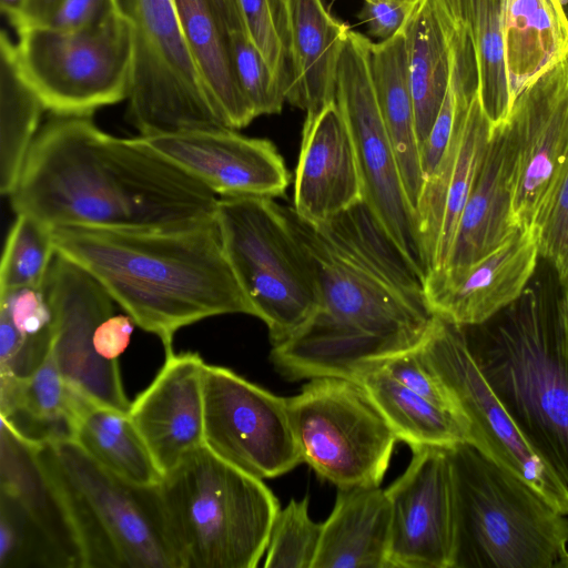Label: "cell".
<instances>
[{"label":"cell","mask_w":568,"mask_h":568,"mask_svg":"<svg viewBox=\"0 0 568 568\" xmlns=\"http://www.w3.org/2000/svg\"><path fill=\"white\" fill-rule=\"evenodd\" d=\"M135 323L128 314L110 315L100 323L94 334L97 354L110 363H119V357L130 344Z\"/></svg>","instance_id":"47"},{"label":"cell","mask_w":568,"mask_h":568,"mask_svg":"<svg viewBox=\"0 0 568 568\" xmlns=\"http://www.w3.org/2000/svg\"><path fill=\"white\" fill-rule=\"evenodd\" d=\"M377 363L407 388L453 413L467 429L453 396L426 361L422 344Z\"/></svg>","instance_id":"43"},{"label":"cell","mask_w":568,"mask_h":568,"mask_svg":"<svg viewBox=\"0 0 568 568\" xmlns=\"http://www.w3.org/2000/svg\"><path fill=\"white\" fill-rule=\"evenodd\" d=\"M445 14L449 19L455 31H465L467 28L466 4L467 0H438Z\"/></svg>","instance_id":"50"},{"label":"cell","mask_w":568,"mask_h":568,"mask_svg":"<svg viewBox=\"0 0 568 568\" xmlns=\"http://www.w3.org/2000/svg\"><path fill=\"white\" fill-rule=\"evenodd\" d=\"M557 308L559 312V316L562 323V327L565 331V336L568 345V294L565 293L560 300L556 302Z\"/></svg>","instance_id":"52"},{"label":"cell","mask_w":568,"mask_h":568,"mask_svg":"<svg viewBox=\"0 0 568 568\" xmlns=\"http://www.w3.org/2000/svg\"><path fill=\"white\" fill-rule=\"evenodd\" d=\"M564 285L566 286V293L568 294V278Z\"/></svg>","instance_id":"53"},{"label":"cell","mask_w":568,"mask_h":568,"mask_svg":"<svg viewBox=\"0 0 568 568\" xmlns=\"http://www.w3.org/2000/svg\"><path fill=\"white\" fill-rule=\"evenodd\" d=\"M363 201L354 141L334 101L305 116L292 207L301 220L318 225Z\"/></svg>","instance_id":"21"},{"label":"cell","mask_w":568,"mask_h":568,"mask_svg":"<svg viewBox=\"0 0 568 568\" xmlns=\"http://www.w3.org/2000/svg\"><path fill=\"white\" fill-rule=\"evenodd\" d=\"M352 381L364 387L398 440L410 449H449L467 442V429L457 416L400 384L379 363L363 365Z\"/></svg>","instance_id":"31"},{"label":"cell","mask_w":568,"mask_h":568,"mask_svg":"<svg viewBox=\"0 0 568 568\" xmlns=\"http://www.w3.org/2000/svg\"><path fill=\"white\" fill-rule=\"evenodd\" d=\"M13 40L0 37V191L13 192L31 145L39 132L40 99L20 75L12 54Z\"/></svg>","instance_id":"35"},{"label":"cell","mask_w":568,"mask_h":568,"mask_svg":"<svg viewBox=\"0 0 568 568\" xmlns=\"http://www.w3.org/2000/svg\"><path fill=\"white\" fill-rule=\"evenodd\" d=\"M204 365L197 353L165 354L154 379L131 403L129 415L163 475L204 445Z\"/></svg>","instance_id":"22"},{"label":"cell","mask_w":568,"mask_h":568,"mask_svg":"<svg viewBox=\"0 0 568 568\" xmlns=\"http://www.w3.org/2000/svg\"><path fill=\"white\" fill-rule=\"evenodd\" d=\"M464 331L491 390L568 489V345L557 304L528 286L491 320Z\"/></svg>","instance_id":"4"},{"label":"cell","mask_w":568,"mask_h":568,"mask_svg":"<svg viewBox=\"0 0 568 568\" xmlns=\"http://www.w3.org/2000/svg\"><path fill=\"white\" fill-rule=\"evenodd\" d=\"M453 568H568V515L474 445L448 449Z\"/></svg>","instance_id":"6"},{"label":"cell","mask_w":568,"mask_h":568,"mask_svg":"<svg viewBox=\"0 0 568 568\" xmlns=\"http://www.w3.org/2000/svg\"><path fill=\"white\" fill-rule=\"evenodd\" d=\"M417 0H364L359 19L369 36L387 40L405 24Z\"/></svg>","instance_id":"45"},{"label":"cell","mask_w":568,"mask_h":568,"mask_svg":"<svg viewBox=\"0 0 568 568\" xmlns=\"http://www.w3.org/2000/svg\"><path fill=\"white\" fill-rule=\"evenodd\" d=\"M114 10L112 0H61L45 26L79 30L104 20Z\"/></svg>","instance_id":"46"},{"label":"cell","mask_w":568,"mask_h":568,"mask_svg":"<svg viewBox=\"0 0 568 568\" xmlns=\"http://www.w3.org/2000/svg\"><path fill=\"white\" fill-rule=\"evenodd\" d=\"M403 29L420 145L437 118L449 85L454 28L438 0H417Z\"/></svg>","instance_id":"30"},{"label":"cell","mask_w":568,"mask_h":568,"mask_svg":"<svg viewBox=\"0 0 568 568\" xmlns=\"http://www.w3.org/2000/svg\"><path fill=\"white\" fill-rule=\"evenodd\" d=\"M369 39L349 30L337 65L335 101L351 131L364 183V202L389 237L424 275L416 213L377 103Z\"/></svg>","instance_id":"13"},{"label":"cell","mask_w":568,"mask_h":568,"mask_svg":"<svg viewBox=\"0 0 568 568\" xmlns=\"http://www.w3.org/2000/svg\"><path fill=\"white\" fill-rule=\"evenodd\" d=\"M61 0H24L20 17L13 27L16 31L32 26H45Z\"/></svg>","instance_id":"48"},{"label":"cell","mask_w":568,"mask_h":568,"mask_svg":"<svg viewBox=\"0 0 568 568\" xmlns=\"http://www.w3.org/2000/svg\"><path fill=\"white\" fill-rule=\"evenodd\" d=\"M466 10L477 65L478 93L483 109L495 126L511 109L504 59L501 0H467Z\"/></svg>","instance_id":"36"},{"label":"cell","mask_w":568,"mask_h":568,"mask_svg":"<svg viewBox=\"0 0 568 568\" xmlns=\"http://www.w3.org/2000/svg\"><path fill=\"white\" fill-rule=\"evenodd\" d=\"M181 28L210 94L226 128L239 130L255 119L234 67L230 36L210 0H174Z\"/></svg>","instance_id":"29"},{"label":"cell","mask_w":568,"mask_h":568,"mask_svg":"<svg viewBox=\"0 0 568 568\" xmlns=\"http://www.w3.org/2000/svg\"><path fill=\"white\" fill-rule=\"evenodd\" d=\"M234 67L240 85L255 116L282 111L285 92L275 72L247 33L230 36Z\"/></svg>","instance_id":"41"},{"label":"cell","mask_w":568,"mask_h":568,"mask_svg":"<svg viewBox=\"0 0 568 568\" xmlns=\"http://www.w3.org/2000/svg\"><path fill=\"white\" fill-rule=\"evenodd\" d=\"M539 254L555 268L560 282L568 278V156L534 224Z\"/></svg>","instance_id":"42"},{"label":"cell","mask_w":568,"mask_h":568,"mask_svg":"<svg viewBox=\"0 0 568 568\" xmlns=\"http://www.w3.org/2000/svg\"><path fill=\"white\" fill-rule=\"evenodd\" d=\"M74 536L80 568H182L159 485L113 474L73 439L36 447Z\"/></svg>","instance_id":"5"},{"label":"cell","mask_w":568,"mask_h":568,"mask_svg":"<svg viewBox=\"0 0 568 568\" xmlns=\"http://www.w3.org/2000/svg\"><path fill=\"white\" fill-rule=\"evenodd\" d=\"M0 568H72L41 525L0 491Z\"/></svg>","instance_id":"37"},{"label":"cell","mask_w":568,"mask_h":568,"mask_svg":"<svg viewBox=\"0 0 568 568\" xmlns=\"http://www.w3.org/2000/svg\"><path fill=\"white\" fill-rule=\"evenodd\" d=\"M565 4H566L567 12H568V0H565Z\"/></svg>","instance_id":"54"},{"label":"cell","mask_w":568,"mask_h":568,"mask_svg":"<svg viewBox=\"0 0 568 568\" xmlns=\"http://www.w3.org/2000/svg\"><path fill=\"white\" fill-rule=\"evenodd\" d=\"M501 31L509 98L568 58L565 0H501Z\"/></svg>","instance_id":"27"},{"label":"cell","mask_w":568,"mask_h":568,"mask_svg":"<svg viewBox=\"0 0 568 568\" xmlns=\"http://www.w3.org/2000/svg\"><path fill=\"white\" fill-rule=\"evenodd\" d=\"M404 474L385 489L392 509L388 568H453L455 501L448 449L412 448Z\"/></svg>","instance_id":"17"},{"label":"cell","mask_w":568,"mask_h":568,"mask_svg":"<svg viewBox=\"0 0 568 568\" xmlns=\"http://www.w3.org/2000/svg\"><path fill=\"white\" fill-rule=\"evenodd\" d=\"M215 223L254 316L267 326L272 346L283 343L320 304L312 261L286 206L271 197H219Z\"/></svg>","instance_id":"8"},{"label":"cell","mask_w":568,"mask_h":568,"mask_svg":"<svg viewBox=\"0 0 568 568\" xmlns=\"http://www.w3.org/2000/svg\"><path fill=\"white\" fill-rule=\"evenodd\" d=\"M16 67L45 110L55 115H92L129 95L132 39L114 10L79 30L32 26L17 31Z\"/></svg>","instance_id":"9"},{"label":"cell","mask_w":568,"mask_h":568,"mask_svg":"<svg viewBox=\"0 0 568 568\" xmlns=\"http://www.w3.org/2000/svg\"><path fill=\"white\" fill-rule=\"evenodd\" d=\"M202 389L204 446L217 457L260 479L281 476L303 463L287 398L209 364Z\"/></svg>","instance_id":"14"},{"label":"cell","mask_w":568,"mask_h":568,"mask_svg":"<svg viewBox=\"0 0 568 568\" xmlns=\"http://www.w3.org/2000/svg\"><path fill=\"white\" fill-rule=\"evenodd\" d=\"M514 168L513 143L503 121L493 126L448 260L440 271L463 268L479 261L519 227L514 215Z\"/></svg>","instance_id":"23"},{"label":"cell","mask_w":568,"mask_h":568,"mask_svg":"<svg viewBox=\"0 0 568 568\" xmlns=\"http://www.w3.org/2000/svg\"><path fill=\"white\" fill-rule=\"evenodd\" d=\"M182 568H255L281 507L262 481L204 445L159 484Z\"/></svg>","instance_id":"7"},{"label":"cell","mask_w":568,"mask_h":568,"mask_svg":"<svg viewBox=\"0 0 568 568\" xmlns=\"http://www.w3.org/2000/svg\"><path fill=\"white\" fill-rule=\"evenodd\" d=\"M90 403L65 381L51 352L27 377L0 375V418L36 447L72 439L77 420Z\"/></svg>","instance_id":"26"},{"label":"cell","mask_w":568,"mask_h":568,"mask_svg":"<svg viewBox=\"0 0 568 568\" xmlns=\"http://www.w3.org/2000/svg\"><path fill=\"white\" fill-rule=\"evenodd\" d=\"M450 84L456 100L453 136L440 162L425 179L416 204L426 276L444 268L448 260L463 209L493 131L480 102L478 82L452 77Z\"/></svg>","instance_id":"16"},{"label":"cell","mask_w":568,"mask_h":568,"mask_svg":"<svg viewBox=\"0 0 568 568\" xmlns=\"http://www.w3.org/2000/svg\"><path fill=\"white\" fill-rule=\"evenodd\" d=\"M455 119L456 100L449 80V85L437 118L427 138L419 145L420 166L424 181L433 173L444 156L453 136Z\"/></svg>","instance_id":"44"},{"label":"cell","mask_w":568,"mask_h":568,"mask_svg":"<svg viewBox=\"0 0 568 568\" xmlns=\"http://www.w3.org/2000/svg\"><path fill=\"white\" fill-rule=\"evenodd\" d=\"M514 149V215L534 226L568 156V58L528 84L504 120Z\"/></svg>","instance_id":"18"},{"label":"cell","mask_w":568,"mask_h":568,"mask_svg":"<svg viewBox=\"0 0 568 568\" xmlns=\"http://www.w3.org/2000/svg\"><path fill=\"white\" fill-rule=\"evenodd\" d=\"M287 406L303 463L318 477L338 489L379 486L398 438L362 385L314 377Z\"/></svg>","instance_id":"11"},{"label":"cell","mask_w":568,"mask_h":568,"mask_svg":"<svg viewBox=\"0 0 568 568\" xmlns=\"http://www.w3.org/2000/svg\"><path fill=\"white\" fill-rule=\"evenodd\" d=\"M0 491L18 500L52 541L80 568L79 549L68 519L39 464L36 446L0 425Z\"/></svg>","instance_id":"32"},{"label":"cell","mask_w":568,"mask_h":568,"mask_svg":"<svg viewBox=\"0 0 568 568\" xmlns=\"http://www.w3.org/2000/svg\"><path fill=\"white\" fill-rule=\"evenodd\" d=\"M220 22L229 36L245 32V24L237 0H210Z\"/></svg>","instance_id":"49"},{"label":"cell","mask_w":568,"mask_h":568,"mask_svg":"<svg viewBox=\"0 0 568 568\" xmlns=\"http://www.w3.org/2000/svg\"><path fill=\"white\" fill-rule=\"evenodd\" d=\"M58 254L95 278L165 354L174 334L207 317L254 310L225 255L215 219L162 230L52 229Z\"/></svg>","instance_id":"3"},{"label":"cell","mask_w":568,"mask_h":568,"mask_svg":"<svg viewBox=\"0 0 568 568\" xmlns=\"http://www.w3.org/2000/svg\"><path fill=\"white\" fill-rule=\"evenodd\" d=\"M139 136L219 197L274 199L285 194L291 181L271 141L234 129L200 128Z\"/></svg>","instance_id":"19"},{"label":"cell","mask_w":568,"mask_h":568,"mask_svg":"<svg viewBox=\"0 0 568 568\" xmlns=\"http://www.w3.org/2000/svg\"><path fill=\"white\" fill-rule=\"evenodd\" d=\"M24 0H0V8L2 13L8 18L12 27L16 26Z\"/></svg>","instance_id":"51"},{"label":"cell","mask_w":568,"mask_h":568,"mask_svg":"<svg viewBox=\"0 0 568 568\" xmlns=\"http://www.w3.org/2000/svg\"><path fill=\"white\" fill-rule=\"evenodd\" d=\"M539 256L535 226L518 227L479 261L429 273L425 278L428 305L435 315L458 326L481 325L523 295Z\"/></svg>","instance_id":"20"},{"label":"cell","mask_w":568,"mask_h":568,"mask_svg":"<svg viewBox=\"0 0 568 568\" xmlns=\"http://www.w3.org/2000/svg\"><path fill=\"white\" fill-rule=\"evenodd\" d=\"M43 290L53 316L51 354L65 381L91 402L129 413L119 363L102 359L94 334L113 300L82 267L55 254Z\"/></svg>","instance_id":"15"},{"label":"cell","mask_w":568,"mask_h":568,"mask_svg":"<svg viewBox=\"0 0 568 568\" xmlns=\"http://www.w3.org/2000/svg\"><path fill=\"white\" fill-rule=\"evenodd\" d=\"M390 523L385 489L339 488L312 568H388Z\"/></svg>","instance_id":"25"},{"label":"cell","mask_w":568,"mask_h":568,"mask_svg":"<svg viewBox=\"0 0 568 568\" xmlns=\"http://www.w3.org/2000/svg\"><path fill=\"white\" fill-rule=\"evenodd\" d=\"M318 284L320 304L271 361L290 382L352 379L363 365L418 347L434 318L425 276L363 201L312 225L286 206Z\"/></svg>","instance_id":"1"},{"label":"cell","mask_w":568,"mask_h":568,"mask_svg":"<svg viewBox=\"0 0 568 568\" xmlns=\"http://www.w3.org/2000/svg\"><path fill=\"white\" fill-rule=\"evenodd\" d=\"M53 316L42 287L0 292V375L27 377L51 352Z\"/></svg>","instance_id":"34"},{"label":"cell","mask_w":568,"mask_h":568,"mask_svg":"<svg viewBox=\"0 0 568 568\" xmlns=\"http://www.w3.org/2000/svg\"><path fill=\"white\" fill-rule=\"evenodd\" d=\"M290 82L286 100L316 113L335 101L341 52L351 28L323 0H286Z\"/></svg>","instance_id":"24"},{"label":"cell","mask_w":568,"mask_h":568,"mask_svg":"<svg viewBox=\"0 0 568 568\" xmlns=\"http://www.w3.org/2000/svg\"><path fill=\"white\" fill-rule=\"evenodd\" d=\"M16 214L50 229L162 230L215 219L219 196L150 148L91 115H55L39 130L9 196Z\"/></svg>","instance_id":"2"},{"label":"cell","mask_w":568,"mask_h":568,"mask_svg":"<svg viewBox=\"0 0 568 568\" xmlns=\"http://www.w3.org/2000/svg\"><path fill=\"white\" fill-rule=\"evenodd\" d=\"M424 356L453 396L467 426V443L510 470L568 515V489L525 439L478 368L464 327L435 315Z\"/></svg>","instance_id":"12"},{"label":"cell","mask_w":568,"mask_h":568,"mask_svg":"<svg viewBox=\"0 0 568 568\" xmlns=\"http://www.w3.org/2000/svg\"><path fill=\"white\" fill-rule=\"evenodd\" d=\"M8 233L0 265V292L42 287L57 254L52 229L18 213Z\"/></svg>","instance_id":"38"},{"label":"cell","mask_w":568,"mask_h":568,"mask_svg":"<svg viewBox=\"0 0 568 568\" xmlns=\"http://www.w3.org/2000/svg\"><path fill=\"white\" fill-rule=\"evenodd\" d=\"M132 39L128 115L141 136L226 128L187 48L174 0H112Z\"/></svg>","instance_id":"10"},{"label":"cell","mask_w":568,"mask_h":568,"mask_svg":"<svg viewBox=\"0 0 568 568\" xmlns=\"http://www.w3.org/2000/svg\"><path fill=\"white\" fill-rule=\"evenodd\" d=\"M321 535L322 524L308 515V497L291 499L273 521L264 567L312 568Z\"/></svg>","instance_id":"39"},{"label":"cell","mask_w":568,"mask_h":568,"mask_svg":"<svg viewBox=\"0 0 568 568\" xmlns=\"http://www.w3.org/2000/svg\"><path fill=\"white\" fill-rule=\"evenodd\" d=\"M72 439L113 474L142 486H156L163 474L129 413L90 403L80 414Z\"/></svg>","instance_id":"33"},{"label":"cell","mask_w":568,"mask_h":568,"mask_svg":"<svg viewBox=\"0 0 568 568\" xmlns=\"http://www.w3.org/2000/svg\"><path fill=\"white\" fill-rule=\"evenodd\" d=\"M246 33L268 62L285 92L290 82L286 0H237Z\"/></svg>","instance_id":"40"},{"label":"cell","mask_w":568,"mask_h":568,"mask_svg":"<svg viewBox=\"0 0 568 568\" xmlns=\"http://www.w3.org/2000/svg\"><path fill=\"white\" fill-rule=\"evenodd\" d=\"M367 57L379 111L394 146L406 194L416 213L424 175L404 29L387 40L373 42L369 39Z\"/></svg>","instance_id":"28"}]
</instances>
